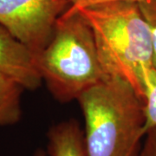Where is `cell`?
<instances>
[{"label": "cell", "instance_id": "ba28073f", "mask_svg": "<svg viewBox=\"0 0 156 156\" xmlns=\"http://www.w3.org/2000/svg\"><path fill=\"white\" fill-rule=\"evenodd\" d=\"M144 134L156 127V69H147L144 76Z\"/></svg>", "mask_w": 156, "mask_h": 156}, {"label": "cell", "instance_id": "52a82bcc", "mask_svg": "<svg viewBox=\"0 0 156 156\" xmlns=\"http://www.w3.org/2000/svg\"><path fill=\"white\" fill-rule=\"evenodd\" d=\"M24 89L15 79L0 72V126L13 125L20 121Z\"/></svg>", "mask_w": 156, "mask_h": 156}, {"label": "cell", "instance_id": "277c9868", "mask_svg": "<svg viewBox=\"0 0 156 156\" xmlns=\"http://www.w3.org/2000/svg\"><path fill=\"white\" fill-rule=\"evenodd\" d=\"M62 13L54 0H0V24L35 55L50 41Z\"/></svg>", "mask_w": 156, "mask_h": 156}, {"label": "cell", "instance_id": "6da1fadb", "mask_svg": "<svg viewBox=\"0 0 156 156\" xmlns=\"http://www.w3.org/2000/svg\"><path fill=\"white\" fill-rule=\"evenodd\" d=\"M76 11L92 29L107 76L128 83L143 101L144 76L153 67V45L139 3L120 1Z\"/></svg>", "mask_w": 156, "mask_h": 156}, {"label": "cell", "instance_id": "30bf717a", "mask_svg": "<svg viewBox=\"0 0 156 156\" xmlns=\"http://www.w3.org/2000/svg\"><path fill=\"white\" fill-rule=\"evenodd\" d=\"M56 5L62 9V12L67 9H74L78 10L81 8H86L89 6L102 5L107 3H113V2H120V1H130V2H136L140 3L144 0H54Z\"/></svg>", "mask_w": 156, "mask_h": 156}, {"label": "cell", "instance_id": "9c48e42d", "mask_svg": "<svg viewBox=\"0 0 156 156\" xmlns=\"http://www.w3.org/2000/svg\"><path fill=\"white\" fill-rule=\"evenodd\" d=\"M139 5L150 28L153 45V67L156 69V0H144L140 2Z\"/></svg>", "mask_w": 156, "mask_h": 156}, {"label": "cell", "instance_id": "7a4b0ae2", "mask_svg": "<svg viewBox=\"0 0 156 156\" xmlns=\"http://www.w3.org/2000/svg\"><path fill=\"white\" fill-rule=\"evenodd\" d=\"M85 120L87 156H139L144 102L132 86L110 77L77 99Z\"/></svg>", "mask_w": 156, "mask_h": 156}, {"label": "cell", "instance_id": "7c38bea8", "mask_svg": "<svg viewBox=\"0 0 156 156\" xmlns=\"http://www.w3.org/2000/svg\"><path fill=\"white\" fill-rule=\"evenodd\" d=\"M37 156H45V154L44 153H42V152H39L38 154H37Z\"/></svg>", "mask_w": 156, "mask_h": 156}, {"label": "cell", "instance_id": "3957f363", "mask_svg": "<svg viewBox=\"0 0 156 156\" xmlns=\"http://www.w3.org/2000/svg\"><path fill=\"white\" fill-rule=\"evenodd\" d=\"M36 61L42 80L61 102L77 100L110 78L101 65L92 29L76 10L67 9L57 17L50 41Z\"/></svg>", "mask_w": 156, "mask_h": 156}, {"label": "cell", "instance_id": "8fae6325", "mask_svg": "<svg viewBox=\"0 0 156 156\" xmlns=\"http://www.w3.org/2000/svg\"><path fill=\"white\" fill-rule=\"evenodd\" d=\"M140 156H156V127L146 134V140Z\"/></svg>", "mask_w": 156, "mask_h": 156}, {"label": "cell", "instance_id": "4fadbf2b", "mask_svg": "<svg viewBox=\"0 0 156 156\" xmlns=\"http://www.w3.org/2000/svg\"><path fill=\"white\" fill-rule=\"evenodd\" d=\"M139 156H140V155H139Z\"/></svg>", "mask_w": 156, "mask_h": 156}, {"label": "cell", "instance_id": "8992f818", "mask_svg": "<svg viewBox=\"0 0 156 156\" xmlns=\"http://www.w3.org/2000/svg\"><path fill=\"white\" fill-rule=\"evenodd\" d=\"M50 156H87L84 132L75 120L57 123L47 134Z\"/></svg>", "mask_w": 156, "mask_h": 156}, {"label": "cell", "instance_id": "5b68a950", "mask_svg": "<svg viewBox=\"0 0 156 156\" xmlns=\"http://www.w3.org/2000/svg\"><path fill=\"white\" fill-rule=\"evenodd\" d=\"M0 72L17 81L25 89H38L43 80L36 55L0 24Z\"/></svg>", "mask_w": 156, "mask_h": 156}]
</instances>
